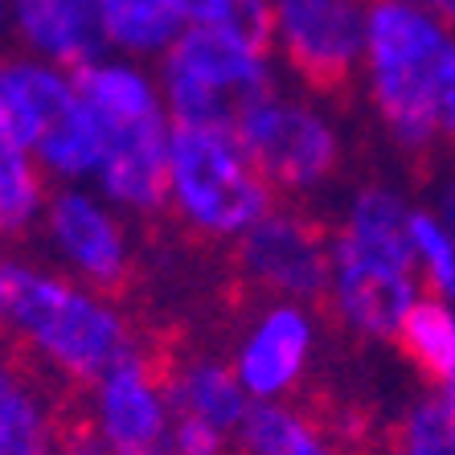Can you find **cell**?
Segmentation results:
<instances>
[{"mask_svg": "<svg viewBox=\"0 0 455 455\" xmlns=\"http://www.w3.org/2000/svg\"><path fill=\"white\" fill-rule=\"evenodd\" d=\"M99 127V185L111 202L136 213L169 205V124L164 111L148 116H95Z\"/></svg>", "mask_w": 455, "mask_h": 455, "instance_id": "obj_9", "label": "cell"}, {"mask_svg": "<svg viewBox=\"0 0 455 455\" xmlns=\"http://www.w3.org/2000/svg\"><path fill=\"white\" fill-rule=\"evenodd\" d=\"M12 29V4L9 0H0V37Z\"/></svg>", "mask_w": 455, "mask_h": 455, "instance_id": "obj_30", "label": "cell"}, {"mask_svg": "<svg viewBox=\"0 0 455 455\" xmlns=\"http://www.w3.org/2000/svg\"><path fill=\"white\" fill-rule=\"evenodd\" d=\"M0 70H4L12 132L25 140L37 164L62 180L91 177L99 169V127L75 78L37 53L0 58Z\"/></svg>", "mask_w": 455, "mask_h": 455, "instance_id": "obj_4", "label": "cell"}, {"mask_svg": "<svg viewBox=\"0 0 455 455\" xmlns=\"http://www.w3.org/2000/svg\"><path fill=\"white\" fill-rule=\"evenodd\" d=\"M9 259H0V316H4V299H9Z\"/></svg>", "mask_w": 455, "mask_h": 455, "instance_id": "obj_29", "label": "cell"}, {"mask_svg": "<svg viewBox=\"0 0 455 455\" xmlns=\"http://www.w3.org/2000/svg\"><path fill=\"white\" fill-rule=\"evenodd\" d=\"M169 411L172 419H202L218 431H238L246 414V386L243 378L218 361H180V370L169 381Z\"/></svg>", "mask_w": 455, "mask_h": 455, "instance_id": "obj_16", "label": "cell"}, {"mask_svg": "<svg viewBox=\"0 0 455 455\" xmlns=\"http://www.w3.org/2000/svg\"><path fill=\"white\" fill-rule=\"evenodd\" d=\"M0 324L12 345L58 378L99 386L107 370L132 353V332L103 299L86 296L70 279L45 275L37 267H9V299Z\"/></svg>", "mask_w": 455, "mask_h": 455, "instance_id": "obj_1", "label": "cell"}, {"mask_svg": "<svg viewBox=\"0 0 455 455\" xmlns=\"http://www.w3.org/2000/svg\"><path fill=\"white\" fill-rule=\"evenodd\" d=\"M394 455H455V427L447 398H423L403 414V423L390 431Z\"/></svg>", "mask_w": 455, "mask_h": 455, "instance_id": "obj_22", "label": "cell"}, {"mask_svg": "<svg viewBox=\"0 0 455 455\" xmlns=\"http://www.w3.org/2000/svg\"><path fill=\"white\" fill-rule=\"evenodd\" d=\"M9 4L17 37L53 66L78 70L95 62L99 42H107L95 0H9Z\"/></svg>", "mask_w": 455, "mask_h": 455, "instance_id": "obj_14", "label": "cell"}, {"mask_svg": "<svg viewBox=\"0 0 455 455\" xmlns=\"http://www.w3.org/2000/svg\"><path fill=\"white\" fill-rule=\"evenodd\" d=\"M414 304V267L365 251L345 230L332 234V291L329 312L357 337L394 340Z\"/></svg>", "mask_w": 455, "mask_h": 455, "instance_id": "obj_8", "label": "cell"}, {"mask_svg": "<svg viewBox=\"0 0 455 455\" xmlns=\"http://www.w3.org/2000/svg\"><path fill=\"white\" fill-rule=\"evenodd\" d=\"M99 25H103L107 42L124 45L136 53L169 50L177 42L180 17L172 0H95Z\"/></svg>", "mask_w": 455, "mask_h": 455, "instance_id": "obj_21", "label": "cell"}, {"mask_svg": "<svg viewBox=\"0 0 455 455\" xmlns=\"http://www.w3.org/2000/svg\"><path fill=\"white\" fill-rule=\"evenodd\" d=\"M443 222L451 226V234H455V180L443 189Z\"/></svg>", "mask_w": 455, "mask_h": 455, "instance_id": "obj_28", "label": "cell"}, {"mask_svg": "<svg viewBox=\"0 0 455 455\" xmlns=\"http://www.w3.org/2000/svg\"><path fill=\"white\" fill-rule=\"evenodd\" d=\"M291 70L324 99L353 95L357 58L365 53L361 0H271Z\"/></svg>", "mask_w": 455, "mask_h": 455, "instance_id": "obj_7", "label": "cell"}, {"mask_svg": "<svg viewBox=\"0 0 455 455\" xmlns=\"http://www.w3.org/2000/svg\"><path fill=\"white\" fill-rule=\"evenodd\" d=\"M307 349H312V320L304 307H271L238 357V378H243L246 394L275 398V394L291 390L307 365Z\"/></svg>", "mask_w": 455, "mask_h": 455, "instance_id": "obj_15", "label": "cell"}, {"mask_svg": "<svg viewBox=\"0 0 455 455\" xmlns=\"http://www.w3.org/2000/svg\"><path fill=\"white\" fill-rule=\"evenodd\" d=\"M45 234L66 263L86 283L111 299H124L136 283V263L127 254V238L119 222L83 189H58L45 202Z\"/></svg>", "mask_w": 455, "mask_h": 455, "instance_id": "obj_10", "label": "cell"}, {"mask_svg": "<svg viewBox=\"0 0 455 455\" xmlns=\"http://www.w3.org/2000/svg\"><path fill=\"white\" fill-rule=\"evenodd\" d=\"M423 4H427V9H431L443 25H451V29H455V0H423Z\"/></svg>", "mask_w": 455, "mask_h": 455, "instance_id": "obj_27", "label": "cell"}, {"mask_svg": "<svg viewBox=\"0 0 455 455\" xmlns=\"http://www.w3.org/2000/svg\"><path fill=\"white\" fill-rule=\"evenodd\" d=\"M238 455H340L329 431L307 411H291L271 398L246 406L238 423Z\"/></svg>", "mask_w": 455, "mask_h": 455, "instance_id": "obj_17", "label": "cell"}, {"mask_svg": "<svg viewBox=\"0 0 455 455\" xmlns=\"http://www.w3.org/2000/svg\"><path fill=\"white\" fill-rule=\"evenodd\" d=\"M394 340H398V353L435 390L455 386V312L443 299H414Z\"/></svg>", "mask_w": 455, "mask_h": 455, "instance_id": "obj_18", "label": "cell"}, {"mask_svg": "<svg viewBox=\"0 0 455 455\" xmlns=\"http://www.w3.org/2000/svg\"><path fill=\"white\" fill-rule=\"evenodd\" d=\"M226 4H230V0H172L177 17L189 25H222Z\"/></svg>", "mask_w": 455, "mask_h": 455, "instance_id": "obj_26", "label": "cell"}, {"mask_svg": "<svg viewBox=\"0 0 455 455\" xmlns=\"http://www.w3.org/2000/svg\"><path fill=\"white\" fill-rule=\"evenodd\" d=\"M435 116H439V132L443 140H455V42L447 50L443 66H439V83H435Z\"/></svg>", "mask_w": 455, "mask_h": 455, "instance_id": "obj_25", "label": "cell"}, {"mask_svg": "<svg viewBox=\"0 0 455 455\" xmlns=\"http://www.w3.org/2000/svg\"><path fill=\"white\" fill-rule=\"evenodd\" d=\"M234 271L251 291H271L307 304H329L332 230L307 213L271 210L234 246Z\"/></svg>", "mask_w": 455, "mask_h": 455, "instance_id": "obj_6", "label": "cell"}, {"mask_svg": "<svg viewBox=\"0 0 455 455\" xmlns=\"http://www.w3.org/2000/svg\"><path fill=\"white\" fill-rule=\"evenodd\" d=\"M451 37L439 17L411 0H370L365 9V62L370 95L398 148L427 160L439 148L435 83Z\"/></svg>", "mask_w": 455, "mask_h": 455, "instance_id": "obj_2", "label": "cell"}, {"mask_svg": "<svg viewBox=\"0 0 455 455\" xmlns=\"http://www.w3.org/2000/svg\"><path fill=\"white\" fill-rule=\"evenodd\" d=\"M169 414V394L140 353L99 381V431L111 455H177Z\"/></svg>", "mask_w": 455, "mask_h": 455, "instance_id": "obj_11", "label": "cell"}, {"mask_svg": "<svg viewBox=\"0 0 455 455\" xmlns=\"http://www.w3.org/2000/svg\"><path fill=\"white\" fill-rule=\"evenodd\" d=\"M17 345L0 349V451L58 455V423L66 406L53 403L45 381Z\"/></svg>", "mask_w": 455, "mask_h": 455, "instance_id": "obj_13", "label": "cell"}, {"mask_svg": "<svg viewBox=\"0 0 455 455\" xmlns=\"http://www.w3.org/2000/svg\"><path fill=\"white\" fill-rule=\"evenodd\" d=\"M45 169L21 136L0 127V238H21L45 213Z\"/></svg>", "mask_w": 455, "mask_h": 455, "instance_id": "obj_19", "label": "cell"}, {"mask_svg": "<svg viewBox=\"0 0 455 455\" xmlns=\"http://www.w3.org/2000/svg\"><path fill=\"white\" fill-rule=\"evenodd\" d=\"M411 246H414V263L423 267V275L435 296L455 299V234H451V226L427 210L411 213Z\"/></svg>", "mask_w": 455, "mask_h": 455, "instance_id": "obj_23", "label": "cell"}, {"mask_svg": "<svg viewBox=\"0 0 455 455\" xmlns=\"http://www.w3.org/2000/svg\"><path fill=\"white\" fill-rule=\"evenodd\" d=\"M164 70L213 86L218 95L234 99V103H246V99L271 91L263 53L218 25H189L185 33H177V42L164 50Z\"/></svg>", "mask_w": 455, "mask_h": 455, "instance_id": "obj_12", "label": "cell"}, {"mask_svg": "<svg viewBox=\"0 0 455 455\" xmlns=\"http://www.w3.org/2000/svg\"><path fill=\"white\" fill-rule=\"evenodd\" d=\"M349 238H357L365 251L394 259L403 267H414V246H411V210L403 197L386 185H365L349 205Z\"/></svg>", "mask_w": 455, "mask_h": 455, "instance_id": "obj_20", "label": "cell"}, {"mask_svg": "<svg viewBox=\"0 0 455 455\" xmlns=\"http://www.w3.org/2000/svg\"><path fill=\"white\" fill-rule=\"evenodd\" d=\"M230 435L202 419H172V447L177 455H230Z\"/></svg>", "mask_w": 455, "mask_h": 455, "instance_id": "obj_24", "label": "cell"}, {"mask_svg": "<svg viewBox=\"0 0 455 455\" xmlns=\"http://www.w3.org/2000/svg\"><path fill=\"white\" fill-rule=\"evenodd\" d=\"M230 140L275 193L312 189L340 164V140L329 119L304 103H287L275 91L238 107Z\"/></svg>", "mask_w": 455, "mask_h": 455, "instance_id": "obj_5", "label": "cell"}, {"mask_svg": "<svg viewBox=\"0 0 455 455\" xmlns=\"http://www.w3.org/2000/svg\"><path fill=\"white\" fill-rule=\"evenodd\" d=\"M275 189L243 156L226 132L177 127L169 140V205L189 230L210 238H243L271 213Z\"/></svg>", "mask_w": 455, "mask_h": 455, "instance_id": "obj_3", "label": "cell"}]
</instances>
